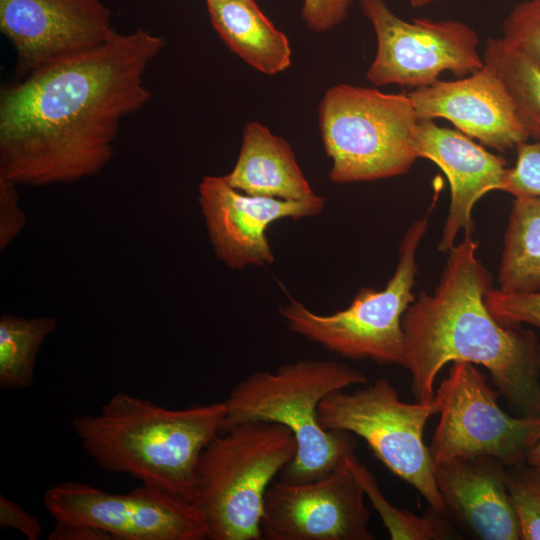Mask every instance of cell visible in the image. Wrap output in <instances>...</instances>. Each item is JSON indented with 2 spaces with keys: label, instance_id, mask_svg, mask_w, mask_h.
<instances>
[{
  "label": "cell",
  "instance_id": "cell-14",
  "mask_svg": "<svg viewBox=\"0 0 540 540\" xmlns=\"http://www.w3.org/2000/svg\"><path fill=\"white\" fill-rule=\"evenodd\" d=\"M198 189L215 255L232 269L271 264L269 225L283 218L316 216L325 206V198L318 195L299 201L248 195L230 186L224 176H205Z\"/></svg>",
  "mask_w": 540,
  "mask_h": 540
},
{
  "label": "cell",
  "instance_id": "cell-30",
  "mask_svg": "<svg viewBox=\"0 0 540 540\" xmlns=\"http://www.w3.org/2000/svg\"><path fill=\"white\" fill-rule=\"evenodd\" d=\"M0 527L16 529L29 540H37L42 535V525L39 520L2 494L0 495Z\"/></svg>",
  "mask_w": 540,
  "mask_h": 540
},
{
  "label": "cell",
  "instance_id": "cell-6",
  "mask_svg": "<svg viewBox=\"0 0 540 540\" xmlns=\"http://www.w3.org/2000/svg\"><path fill=\"white\" fill-rule=\"evenodd\" d=\"M319 127L332 161L334 183L373 181L403 175L417 160L419 119L408 93L338 84L319 106Z\"/></svg>",
  "mask_w": 540,
  "mask_h": 540
},
{
  "label": "cell",
  "instance_id": "cell-13",
  "mask_svg": "<svg viewBox=\"0 0 540 540\" xmlns=\"http://www.w3.org/2000/svg\"><path fill=\"white\" fill-rule=\"evenodd\" d=\"M0 30L26 74L96 48L115 33L100 0H0Z\"/></svg>",
  "mask_w": 540,
  "mask_h": 540
},
{
  "label": "cell",
  "instance_id": "cell-11",
  "mask_svg": "<svg viewBox=\"0 0 540 540\" xmlns=\"http://www.w3.org/2000/svg\"><path fill=\"white\" fill-rule=\"evenodd\" d=\"M43 503L56 522L94 526L116 540H201L208 534L195 503L143 483L118 494L63 482L44 493Z\"/></svg>",
  "mask_w": 540,
  "mask_h": 540
},
{
  "label": "cell",
  "instance_id": "cell-27",
  "mask_svg": "<svg viewBox=\"0 0 540 540\" xmlns=\"http://www.w3.org/2000/svg\"><path fill=\"white\" fill-rule=\"evenodd\" d=\"M515 150L516 163L507 169L501 191L514 197L540 198V139L525 141Z\"/></svg>",
  "mask_w": 540,
  "mask_h": 540
},
{
  "label": "cell",
  "instance_id": "cell-24",
  "mask_svg": "<svg viewBox=\"0 0 540 540\" xmlns=\"http://www.w3.org/2000/svg\"><path fill=\"white\" fill-rule=\"evenodd\" d=\"M510 466L506 484L517 517L520 539L540 540V474L530 464Z\"/></svg>",
  "mask_w": 540,
  "mask_h": 540
},
{
  "label": "cell",
  "instance_id": "cell-21",
  "mask_svg": "<svg viewBox=\"0 0 540 540\" xmlns=\"http://www.w3.org/2000/svg\"><path fill=\"white\" fill-rule=\"evenodd\" d=\"M502 81L529 138L540 139V63L500 38H488L482 53Z\"/></svg>",
  "mask_w": 540,
  "mask_h": 540
},
{
  "label": "cell",
  "instance_id": "cell-29",
  "mask_svg": "<svg viewBox=\"0 0 540 540\" xmlns=\"http://www.w3.org/2000/svg\"><path fill=\"white\" fill-rule=\"evenodd\" d=\"M354 0H303L301 16L307 28L326 32L346 17Z\"/></svg>",
  "mask_w": 540,
  "mask_h": 540
},
{
  "label": "cell",
  "instance_id": "cell-10",
  "mask_svg": "<svg viewBox=\"0 0 540 540\" xmlns=\"http://www.w3.org/2000/svg\"><path fill=\"white\" fill-rule=\"evenodd\" d=\"M376 39L375 57L366 78L376 86L425 87L449 71L462 78L484 67L475 30L457 20L406 21L385 0H360Z\"/></svg>",
  "mask_w": 540,
  "mask_h": 540
},
{
  "label": "cell",
  "instance_id": "cell-17",
  "mask_svg": "<svg viewBox=\"0 0 540 540\" xmlns=\"http://www.w3.org/2000/svg\"><path fill=\"white\" fill-rule=\"evenodd\" d=\"M505 467L488 456L455 459L435 466L437 487L448 512L479 539H520Z\"/></svg>",
  "mask_w": 540,
  "mask_h": 540
},
{
  "label": "cell",
  "instance_id": "cell-33",
  "mask_svg": "<svg viewBox=\"0 0 540 540\" xmlns=\"http://www.w3.org/2000/svg\"><path fill=\"white\" fill-rule=\"evenodd\" d=\"M440 0H408L412 7H422Z\"/></svg>",
  "mask_w": 540,
  "mask_h": 540
},
{
  "label": "cell",
  "instance_id": "cell-25",
  "mask_svg": "<svg viewBox=\"0 0 540 540\" xmlns=\"http://www.w3.org/2000/svg\"><path fill=\"white\" fill-rule=\"evenodd\" d=\"M502 39L540 63V0L517 3L503 22Z\"/></svg>",
  "mask_w": 540,
  "mask_h": 540
},
{
  "label": "cell",
  "instance_id": "cell-19",
  "mask_svg": "<svg viewBox=\"0 0 540 540\" xmlns=\"http://www.w3.org/2000/svg\"><path fill=\"white\" fill-rule=\"evenodd\" d=\"M210 21L221 39L243 61L274 75L291 63L286 35L264 15L254 0H205Z\"/></svg>",
  "mask_w": 540,
  "mask_h": 540
},
{
  "label": "cell",
  "instance_id": "cell-31",
  "mask_svg": "<svg viewBox=\"0 0 540 540\" xmlns=\"http://www.w3.org/2000/svg\"><path fill=\"white\" fill-rule=\"evenodd\" d=\"M49 540H111L113 536L100 528L56 522L48 535Z\"/></svg>",
  "mask_w": 540,
  "mask_h": 540
},
{
  "label": "cell",
  "instance_id": "cell-15",
  "mask_svg": "<svg viewBox=\"0 0 540 540\" xmlns=\"http://www.w3.org/2000/svg\"><path fill=\"white\" fill-rule=\"evenodd\" d=\"M408 95L419 120L444 118L463 134L500 152L530 139L505 86L487 65L458 80H438Z\"/></svg>",
  "mask_w": 540,
  "mask_h": 540
},
{
  "label": "cell",
  "instance_id": "cell-23",
  "mask_svg": "<svg viewBox=\"0 0 540 540\" xmlns=\"http://www.w3.org/2000/svg\"><path fill=\"white\" fill-rule=\"evenodd\" d=\"M347 463L364 494L380 515L391 539L441 540L454 537V531L445 516L432 510V514L420 517L395 507L385 498L372 473L354 454L347 458Z\"/></svg>",
  "mask_w": 540,
  "mask_h": 540
},
{
  "label": "cell",
  "instance_id": "cell-22",
  "mask_svg": "<svg viewBox=\"0 0 540 540\" xmlns=\"http://www.w3.org/2000/svg\"><path fill=\"white\" fill-rule=\"evenodd\" d=\"M57 327L54 317H0V386L5 390L28 388L34 381L38 352Z\"/></svg>",
  "mask_w": 540,
  "mask_h": 540
},
{
  "label": "cell",
  "instance_id": "cell-4",
  "mask_svg": "<svg viewBox=\"0 0 540 540\" xmlns=\"http://www.w3.org/2000/svg\"><path fill=\"white\" fill-rule=\"evenodd\" d=\"M366 376L340 362L302 359L275 371H256L238 382L225 404L222 431L251 421L284 425L295 437L296 454L280 479L305 483L324 478L354 454L352 433L326 430L318 419L329 394L364 384Z\"/></svg>",
  "mask_w": 540,
  "mask_h": 540
},
{
  "label": "cell",
  "instance_id": "cell-3",
  "mask_svg": "<svg viewBox=\"0 0 540 540\" xmlns=\"http://www.w3.org/2000/svg\"><path fill=\"white\" fill-rule=\"evenodd\" d=\"M224 416L223 401L171 409L120 391L99 413L75 417L72 427L103 470L194 503L199 457L221 433Z\"/></svg>",
  "mask_w": 540,
  "mask_h": 540
},
{
  "label": "cell",
  "instance_id": "cell-18",
  "mask_svg": "<svg viewBox=\"0 0 540 540\" xmlns=\"http://www.w3.org/2000/svg\"><path fill=\"white\" fill-rule=\"evenodd\" d=\"M224 177L236 190L253 196L299 201L316 195L290 144L258 122L244 127L238 159Z\"/></svg>",
  "mask_w": 540,
  "mask_h": 540
},
{
  "label": "cell",
  "instance_id": "cell-32",
  "mask_svg": "<svg viewBox=\"0 0 540 540\" xmlns=\"http://www.w3.org/2000/svg\"><path fill=\"white\" fill-rule=\"evenodd\" d=\"M538 361H539V370H540V345L538 346ZM528 464L532 466H537L540 464V440L538 443L530 450L526 457Z\"/></svg>",
  "mask_w": 540,
  "mask_h": 540
},
{
  "label": "cell",
  "instance_id": "cell-5",
  "mask_svg": "<svg viewBox=\"0 0 540 540\" xmlns=\"http://www.w3.org/2000/svg\"><path fill=\"white\" fill-rule=\"evenodd\" d=\"M284 425L251 421L219 433L195 472V505L212 540H259L265 493L296 454Z\"/></svg>",
  "mask_w": 540,
  "mask_h": 540
},
{
  "label": "cell",
  "instance_id": "cell-1",
  "mask_svg": "<svg viewBox=\"0 0 540 540\" xmlns=\"http://www.w3.org/2000/svg\"><path fill=\"white\" fill-rule=\"evenodd\" d=\"M166 45L139 28L49 64L0 96V176L16 185L70 183L111 160L122 121L151 98L145 73Z\"/></svg>",
  "mask_w": 540,
  "mask_h": 540
},
{
  "label": "cell",
  "instance_id": "cell-26",
  "mask_svg": "<svg viewBox=\"0 0 540 540\" xmlns=\"http://www.w3.org/2000/svg\"><path fill=\"white\" fill-rule=\"evenodd\" d=\"M485 302L491 314L503 325L528 324L540 328V290L508 293L490 289Z\"/></svg>",
  "mask_w": 540,
  "mask_h": 540
},
{
  "label": "cell",
  "instance_id": "cell-9",
  "mask_svg": "<svg viewBox=\"0 0 540 540\" xmlns=\"http://www.w3.org/2000/svg\"><path fill=\"white\" fill-rule=\"evenodd\" d=\"M440 420L429 452L434 466L488 456L506 467L523 463L540 440V417H512L472 363L455 362L435 393Z\"/></svg>",
  "mask_w": 540,
  "mask_h": 540
},
{
  "label": "cell",
  "instance_id": "cell-20",
  "mask_svg": "<svg viewBox=\"0 0 540 540\" xmlns=\"http://www.w3.org/2000/svg\"><path fill=\"white\" fill-rule=\"evenodd\" d=\"M503 246L498 289L508 293L540 290V198L515 197Z\"/></svg>",
  "mask_w": 540,
  "mask_h": 540
},
{
  "label": "cell",
  "instance_id": "cell-2",
  "mask_svg": "<svg viewBox=\"0 0 540 540\" xmlns=\"http://www.w3.org/2000/svg\"><path fill=\"white\" fill-rule=\"evenodd\" d=\"M465 237L449 251L433 294L421 292L402 318L405 362L417 400H434L437 374L449 362L482 365L521 416L540 417V370L531 330L501 324L487 308L491 277Z\"/></svg>",
  "mask_w": 540,
  "mask_h": 540
},
{
  "label": "cell",
  "instance_id": "cell-34",
  "mask_svg": "<svg viewBox=\"0 0 540 540\" xmlns=\"http://www.w3.org/2000/svg\"><path fill=\"white\" fill-rule=\"evenodd\" d=\"M533 467H534V468L538 471V473L540 474V464L537 465V466H533Z\"/></svg>",
  "mask_w": 540,
  "mask_h": 540
},
{
  "label": "cell",
  "instance_id": "cell-28",
  "mask_svg": "<svg viewBox=\"0 0 540 540\" xmlns=\"http://www.w3.org/2000/svg\"><path fill=\"white\" fill-rule=\"evenodd\" d=\"M15 183L0 176V250L3 251L20 234L26 216L19 205Z\"/></svg>",
  "mask_w": 540,
  "mask_h": 540
},
{
  "label": "cell",
  "instance_id": "cell-7",
  "mask_svg": "<svg viewBox=\"0 0 540 540\" xmlns=\"http://www.w3.org/2000/svg\"><path fill=\"white\" fill-rule=\"evenodd\" d=\"M429 215L414 221L406 231L396 269L384 289L362 288L349 307L328 315L314 313L291 299L280 309L289 330L346 358L404 366L402 318L415 300L416 256Z\"/></svg>",
  "mask_w": 540,
  "mask_h": 540
},
{
  "label": "cell",
  "instance_id": "cell-8",
  "mask_svg": "<svg viewBox=\"0 0 540 540\" xmlns=\"http://www.w3.org/2000/svg\"><path fill=\"white\" fill-rule=\"evenodd\" d=\"M438 412L435 397L429 403H406L387 380L378 379L351 393L338 390L329 394L319 405L318 419L326 430L363 438L391 472L417 489L433 511L447 518L434 462L423 439L427 420Z\"/></svg>",
  "mask_w": 540,
  "mask_h": 540
},
{
  "label": "cell",
  "instance_id": "cell-16",
  "mask_svg": "<svg viewBox=\"0 0 540 540\" xmlns=\"http://www.w3.org/2000/svg\"><path fill=\"white\" fill-rule=\"evenodd\" d=\"M418 158L434 162L447 176L451 203L438 249L449 252L460 231L472 237V211L476 202L493 190H501L507 172L506 161L460 131L419 120L415 132Z\"/></svg>",
  "mask_w": 540,
  "mask_h": 540
},
{
  "label": "cell",
  "instance_id": "cell-12",
  "mask_svg": "<svg viewBox=\"0 0 540 540\" xmlns=\"http://www.w3.org/2000/svg\"><path fill=\"white\" fill-rule=\"evenodd\" d=\"M364 496L347 459L343 465L318 480L305 483L274 480L264 498L263 538L372 540L370 512Z\"/></svg>",
  "mask_w": 540,
  "mask_h": 540
}]
</instances>
